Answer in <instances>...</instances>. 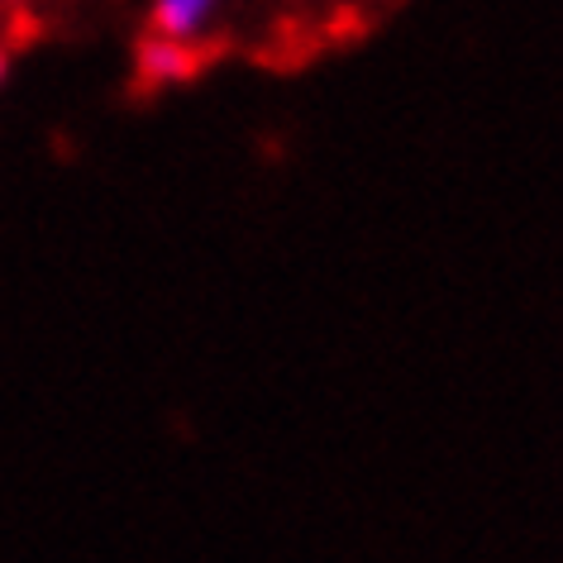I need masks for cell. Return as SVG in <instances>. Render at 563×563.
Instances as JSON below:
<instances>
[{
	"label": "cell",
	"instance_id": "1",
	"mask_svg": "<svg viewBox=\"0 0 563 563\" xmlns=\"http://www.w3.org/2000/svg\"><path fill=\"white\" fill-rule=\"evenodd\" d=\"M216 5L220 0H153V34L158 38H173V44H187V38L206 34V24L216 20Z\"/></svg>",
	"mask_w": 563,
	"mask_h": 563
},
{
	"label": "cell",
	"instance_id": "2",
	"mask_svg": "<svg viewBox=\"0 0 563 563\" xmlns=\"http://www.w3.org/2000/svg\"><path fill=\"white\" fill-rule=\"evenodd\" d=\"M139 73H144L148 87H167V81H187L196 73V58L187 44H173V38H144L139 44Z\"/></svg>",
	"mask_w": 563,
	"mask_h": 563
},
{
	"label": "cell",
	"instance_id": "3",
	"mask_svg": "<svg viewBox=\"0 0 563 563\" xmlns=\"http://www.w3.org/2000/svg\"><path fill=\"white\" fill-rule=\"evenodd\" d=\"M0 77H5V53H0Z\"/></svg>",
	"mask_w": 563,
	"mask_h": 563
}]
</instances>
